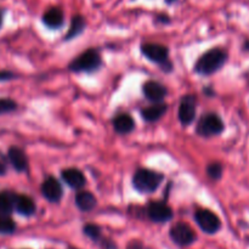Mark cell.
<instances>
[{"instance_id": "6da1fadb", "label": "cell", "mask_w": 249, "mask_h": 249, "mask_svg": "<svg viewBox=\"0 0 249 249\" xmlns=\"http://www.w3.org/2000/svg\"><path fill=\"white\" fill-rule=\"evenodd\" d=\"M228 60V53L221 48H213L204 53L195 65V72L201 75H211L223 68Z\"/></svg>"}, {"instance_id": "7a4b0ae2", "label": "cell", "mask_w": 249, "mask_h": 249, "mask_svg": "<svg viewBox=\"0 0 249 249\" xmlns=\"http://www.w3.org/2000/svg\"><path fill=\"white\" fill-rule=\"evenodd\" d=\"M164 177L160 173L143 168V169L136 170L134 174L133 186L140 194H152V192L157 191Z\"/></svg>"}, {"instance_id": "3957f363", "label": "cell", "mask_w": 249, "mask_h": 249, "mask_svg": "<svg viewBox=\"0 0 249 249\" xmlns=\"http://www.w3.org/2000/svg\"><path fill=\"white\" fill-rule=\"evenodd\" d=\"M101 56H100L99 51L95 49H89V50L84 51L80 53L78 57H75L72 62L70 63L68 68L72 72H94V71L99 70L101 66Z\"/></svg>"}, {"instance_id": "277c9868", "label": "cell", "mask_w": 249, "mask_h": 249, "mask_svg": "<svg viewBox=\"0 0 249 249\" xmlns=\"http://www.w3.org/2000/svg\"><path fill=\"white\" fill-rule=\"evenodd\" d=\"M141 53L145 55L146 58H148L152 62L158 63L163 70H170L172 65H170L169 60V50L167 46L160 45V44L156 43H145L141 45Z\"/></svg>"}, {"instance_id": "5b68a950", "label": "cell", "mask_w": 249, "mask_h": 249, "mask_svg": "<svg viewBox=\"0 0 249 249\" xmlns=\"http://www.w3.org/2000/svg\"><path fill=\"white\" fill-rule=\"evenodd\" d=\"M224 123L220 117L215 113H208L199 119L197 124V134L203 138H211V136L219 135L223 133Z\"/></svg>"}, {"instance_id": "8992f818", "label": "cell", "mask_w": 249, "mask_h": 249, "mask_svg": "<svg viewBox=\"0 0 249 249\" xmlns=\"http://www.w3.org/2000/svg\"><path fill=\"white\" fill-rule=\"evenodd\" d=\"M195 220L199 229L208 235L216 233L221 228V221L219 216L209 209H198L195 213Z\"/></svg>"}, {"instance_id": "52a82bcc", "label": "cell", "mask_w": 249, "mask_h": 249, "mask_svg": "<svg viewBox=\"0 0 249 249\" xmlns=\"http://www.w3.org/2000/svg\"><path fill=\"white\" fill-rule=\"evenodd\" d=\"M170 238L174 243H177L178 246H190L197 240V235L194 231V229L186 223H177L175 225L172 226L170 229Z\"/></svg>"}, {"instance_id": "ba28073f", "label": "cell", "mask_w": 249, "mask_h": 249, "mask_svg": "<svg viewBox=\"0 0 249 249\" xmlns=\"http://www.w3.org/2000/svg\"><path fill=\"white\" fill-rule=\"evenodd\" d=\"M147 212V216L151 221L153 223H167V221L172 220L173 219V211L165 202L155 201L150 202V204L146 208Z\"/></svg>"}, {"instance_id": "9c48e42d", "label": "cell", "mask_w": 249, "mask_h": 249, "mask_svg": "<svg viewBox=\"0 0 249 249\" xmlns=\"http://www.w3.org/2000/svg\"><path fill=\"white\" fill-rule=\"evenodd\" d=\"M196 117V97L186 95L181 99L179 105V121L182 125L187 126L194 122Z\"/></svg>"}, {"instance_id": "30bf717a", "label": "cell", "mask_w": 249, "mask_h": 249, "mask_svg": "<svg viewBox=\"0 0 249 249\" xmlns=\"http://www.w3.org/2000/svg\"><path fill=\"white\" fill-rule=\"evenodd\" d=\"M41 194L51 203H57L61 201L63 195V190L57 179L53 177H49L44 180L41 185Z\"/></svg>"}, {"instance_id": "8fae6325", "label": "cell", "mask_w": 249, "mask_h": 249, "mask_svg": "<svg viewBox=\"0 0 249 249\" xmlns=\"http://www.w3.org/2000/svg\"><path fill=\"white\" fill-rule=\"evenodd\" d=\"M142 91L146 99L151 100L155 104L163 101L168 94L167 88L162 83L156 82V80H148V82H146L142 87Z\"/></svg>"}, {"instance_id": "7c38bea8", "label": "cell", "mask_w": 249, "mask_h": 249, "mask_svg": "<svg viewBox=\"0 0 249 249\" xmlns=\"http://www.w3.org/2000/svg\"><path fill=\"white\" fill-rule=\"evenodd\" d=\"M41 21L48 28L58 29L65 23V14L60 7H50L44 12Z\"/></svg>"}, {"instance_id": "4fadbf2b", "label": "cell", "mask_w": 249, "mask_h": 249, "mask_svg": "<svg viewBox=\"0 0 249 249\" xmlns=\"http://www.w3.org/2000/svg\"><path fill=\"white\" fill-rule=\"evenodd\" d=\"M7 158H9L10 164L14 167L16 172L22 173L28 169V158L21 148L15 147V146L10 147L7 151Z\"/></svg>"}, {"instance_id": "5bb4252c", "label": "cell", "mask_w": 249, "mask_h": 249, "mask_svg": "<svg viewBox=\"0 0 249 249\" xmlns=\"http://www.w3.org/2000/svg\"><path fill=\"white\" fill-rule=\"evenodd\" d=\"M62 179L70 187L75 190H79L87 184L84 174L77 168H68L62 172Z\"/></svg>"}, {"instance_id": "9a60e30c", "label": "cell", "mask_w": 249, "mask_h": 249, "mask_svg": "<svg viewBox=\"0 0 249 249\" xmlns=\"http://www.w3.org/2000/svg\"><path fill=\"white\" fill-rule=\"evenodd\" d=\"M113 128L116 133L121 134V135H125V134L131 133L135 129V122H134L133 117L130 114H118L113 119Z\"/></svg>"}, {"instance_id": "2e32d148", "label": "cell", "mask_w": 249, "mask_h": 249, "mask_svg": "<svg viewBox=\"0 0 249 249\" xmlns=\"http://www.w3.org/2000/svg\"><path fill=\"white\" fill-rule=\"evenodd\" d=\"M36 203L33 199L26 195H17L15 202V211L23 216H31L36 213Z\"/></svg>"}, {"instance_id": "e0dca14e", "label": "cell", "mask_w": 249, "mask_h": 249, "mask_svg": "<svg viewBox=\"0 0 249 249\" xmlns=\"http://www.w3.org/2000/svg\"><path fill=\"white\" fill-rule=\"evenodd\" d=\"M168 111L167 104L158 102V104L152 105L150 107H146L145 109L141 111V116L146 122H156L162 118Z\"/></svg>"}, {"instance_id": "ac0fdd59", "label": "cell", "mask_w": 249, "mask_h": 249, "mask_svg": "<svg viewBox=\"0 0 249 249\" xmlns=\"http://www.w3.org/2000/svg\"><path fill=\"white\" fill-rule=\"evenodd\" d=\"M17 195L11 191L0 192V216H11L15 211V202Z\"/></svg>"}, {"instance_id": "d6986e66", "label": "cell", "mask_w": 249, "mask_h": 249, "mask_svg": "<svg viewBox=\"0 0 249 249\" xmlns=\"http://www.w3.org/2000/svg\"><path fill=\"white\" fill-rule=\"evenodd\" d=\"M97 199L91 192L82 191L75 195V206L82 212H90L96 207Z\"/></svg>"}, {"instance_id": "ffe728a7", "label": "cell", "mask_w": 249, "mask_h": 249, "mask_svg": "<svg viewBox=\"0 0 249 249\" xmlns=\"http://www.w3.org/2000/svg\"><path fill=\"white\" fill-rule=\"evenodd\" d=\"M85 27H87V21H85L82 15L73 16L70 24V29H68L67 34L65 36V40H72V39L77 38L78 36H80L84 32Z\"/></svg>"}, {"instance_id": "44dd1931", "label": "cell", "mask_w": 249, "mask_h": 249, "mask_svg": "<svg viewBox=\"0 0 249 249\" xmlns=\"http://www.w3.org/2000/svg\"><path fill=\"white\" fill-rule=\"evenodd\" d=\"M16 230V224L12 220L11 216H0V233L1 235H10Z\"/></svg>"}, {"instance_id": "7402d4cb", "label": "cell", "mask_w": 249, "mask_h": 249, "mask_svg": "<svg viewBox=\"0 0 249 249\" xmlns=\"http://www.w3.org/2000/svg\"><path fill=\"white\" fill-rule=\"evenodd\" d=\"M83 232H84L85 236L91 238L92 241H99L100 237H101V229L95 225V224H87L83 228Z\"/></svg>"}, {"instance_id": "603a6c76", "label": "cell", "mask_w": 249, "mask_h": 249, "mask_svg": "<svg viewBox=\"0 0 249 249\" xmlns=\"http://www.w3.org/2000/svg\"><path fill=\"white\" fill-rule=\"evenodd\" d=\"M207 174L211 179L213 180H219L223 177V165L220 163H211V164L207 167Z\"/></svg>"}, {"instance_id": "cb8c5ba5", "label": "cell", "mask_w": 249, "mask_h": 249, "mask_svg": "<svg viewBox=\"0 0 249 249\" xmlns=\"http://www.w3.org/2000/svg\"><path fill=\"white\" fill-rule=\"evenodd\" d=\"M17 104L11 99H0V114L11 113L16 111Z\"/></svg>"}, {"instance_id": "d4e9b609", "label": "cell", "mask_w": 249, "mask_h": 249, "mask_svg": "<svg viewBox=\"0 0 249 249\" xmlns=\"http://www.w3.org/2000/svg\"><path fill=\"white\" fill-rule=\"evenodd\" d=\"M15 74L12 72H9V71H0V82H6V80L14 79Z\"/></svg>"}, {"instance_id": "484cf974", "label": "cell", "mask_w": 249, "mask_h": 249, "mask_svg": "<svg viewBox=\"0 0 249 249\" xmlns=\"http://www.w3.org/2000/svg\"><path fill=\"white\" fill-rule=\"evenodd\" d=\"M5 174H6V167H5V164L0 163V177H2Z\"/></svg>"}, {"instance_id": "4316f807", "label": "cell", "mask_w": 249, "mask_h": 249, "mask_svg": "<svg viewBox=\"0 0 249 249\" xmlns=\"http://www.w3.org/2000/svg\"><path fill=\"white\" fill-rule=\"evenodd\" d=\"M157 19H160L162 22H169V17L165 16V15H160V16H158Z\"/></svg>"}, {"instance_id": "83f0119b", "label": "cell", "mask_w": 249, "mask_h": 249, "mask_svg": "<svg viewBox=\"0 0 249 249\" xmlns=\"http://www.w3.org/2000/svg\"><path fill=\"white\" fill-rule=\"evenodd\" d=\"M2 21H4V12L2 10H0V28L2 27Z\"/></svg>"}, {"instance_id": "f1b7e54d", "label": "cell", "mask_w": 249, "mask_h": 249, "mask_svg": "<svg viewBox=\"0 0 249 249\" xmlns=\"http://www.w3.org/2000/svg\"><path fill=\"white\" fill-rule=\"evenodd\" d=\"M175 1H178V0H165V2H167L168 5H170V4H174Z\"/></svg>"}, {"instance_id": "f546056e", "label": "cell", "mask_w": 249, "mask_h": 249, "mask_svg": "<svg viewBox=\"0 0 249 249\" xmlns=\"http://www.w3.org/2000/svg\"><path fill=\"white\" fill-rule=\"evenodd\" d=\"M68 249H77V248H68Z\"/></svg>"}]
</instances>
